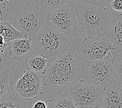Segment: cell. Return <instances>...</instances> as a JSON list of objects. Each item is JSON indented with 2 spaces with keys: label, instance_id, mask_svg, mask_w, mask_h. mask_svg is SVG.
Returning <instances> with one entry per match:
<instances>
[{
  "label": "cell",
  "instance_id": "7",
  "mask_svg": "<svg viewBox=\"0 0 122 108\" xmlns=\"http://www.w3.org/2000/svg\"><path fill=\"white\" fill-rule=\"evenodd\" d=\"M116 49L111 42L101 36H88L78 44L76 52L83 61L108 59L110 51Z\"/></svg>",
  "mask_w": 122,
  "mask_h": 108
},
{
  "label": "cell",
  "instance_id": "2",
  "mask_svg": "<svg viewBox=\"0 0 122 108\" xmlns=\"http://www.w3.org/2000/svg\"><path fill=\"white\" fill-rule=\"evenodd\" d=\"M78 78L75 57L70 52H66L57 58L46 70L42 80L44 85L54 87L66 85Z\"/></svg>",
  "mask_w": 122,
  "mask_h": 108
},
{
  "label": "cell",
  "instance_id": "10",
  "mask_svg": "<svg viewBox=\"0 0 122 108\" xmlns=\"http://www.w3.org/2000/svg\"><path fill=\"white\" fill-rule=\"evenodd\" d=\"M107 34L117 51H122V14L112 19Z\"/></svg>",
  "mask_w": 122,
  "mask_h": 108
},
{
  "label": "cell",
  "instance_id": "18",
  "mask_svg": "<svg viewBox=\"0 0 122 108\" xmlns=\"http://www.w3.org/2000/svg\"><path fill=\"white\" fill-rule=\"evenodd\" d=\"M111 61L114 70V78L118 82V86L122 88V51H116Z\"/></svg>",
  "mask_w": 122,
  "mask_h": 108
},
{
  "label": "cell",
  "instance_id": "6",
  "mask_svg": "<svg viewBox=\"0 0 122 108\" xmlns=\"http://www.w3.org/2000/svg\"><path fill=\"white\" fill-rule=\"evenodd\" d=\"M84 80L96 85L107 88L114 79V70L108 59L83 61L81 64Z\"/></svg>",
  "mask_w": 122,
  "mask_h": 108
},
{
  "label": "cell",
  "instance_id": "9",
  "mask_svg": "<svg viewBox=\"0 0 122 108\" xmlns=\"http://www.w3.org/2000/svg\"><path fill=\"white\" fill-rule=\"evenodd\" d=\"M42 77L38 73L26 70L14 87L15 92L25 101L36 100L43 94Z\"/></svg>",
  "mask_w": 122,
  "mask_h": 108
},
{
  "label": "cell",
  "instance_id": "12",
  "mask_svg": "<svg viewBox=\"0 0 122 108\" xmlns=\"http://www.w3.org/2000/svg\"><path fill=\"white\" fill-rule=\"evenodd\" d=\"M10 46L14 54V59L19 61L33 49L32 38L25 37L13 40Z\"/></svg>",
  "mask_w": 122,
  "mask_h": 108
},
{
  "label": "cell",
  "instance_id": "8",
  "mask_svg": "<svg viewBox=\"0 0 122 108\" xmlns=\"http://www.w3.org/2000/svg\"><path fill=\"white\" fill-rule=\"evenodd\" d=\"M46 23L69 38L78 35L76 14L74 6L72 5L66 4L56 10L48 11L46 17Z\"/></svg>",
  "mask_w": 122,
  "mask_h": 108
},
{
  "label": "cell",
  "instance_id": "3",
  "mask_svg": "<svg viewBox=\"0 0 122 108\" xmlns=\"http://www.w3.org/2000/svg\"><path fill=\"white\" fill-rule=\"evenodd\" d=\"M34 41L38 54L48 59L65 54L71 45L70 38L49 26L39 31Z\"/></svg>",
  "mask_w": 122,
  "mask_h": 108
},
{
  "label": "cell",
  "instance_id": "20",
  "mask_svg": "<svg viewBox=\"0 0 122 108\" xmlns=\"http://www.w3.org/2000/svg\"><path fill=\"white\" fill-rule=\"evenodd\" d=\"M109 7L115 11L122 13V0H111L109 3Z\"/></svg>",
  "mask_w": 122,
  "mask_h": 108
},
{
  "label": "cell",
  "instance_id": "26",
  "mask_svg": "<svg viewBox=\"0 0 122 108\" xmlns=\"http://www.w3.org/2000/svg\"><path fill=\"white\" fill-rule=\"evenodd\" d=\"M0 1H1V0H0Z\"/></svg>",
  "mask_w": 122,
  "mask_h": 108
},
{
  "label": "cell",
  "instance_id": "5",
  "mask_svg": "<svg viewBox=\"0 0 122 108\" xmlns=\"http://www.w3.org/2000/svg\"><path fill=\"white\" fill-rule=\"evenodd\" d=\"M14 27L25 36L32 38L45 26L43 10L37 5L31 4L15 14L13 17Z\"/></svg>",
  "mask_w": 122,
  "mask_h": 108
},
{
  "label": "cell",
  "instance_id": "22",
  "mask_svg": "<svg viewBox=\"0 0 122 108\" xmlns=\"http://www.w3.org/2000/svg\"><path fill=\"white\" fill-rule=\"evenodd\" d=\"M3 0L0 1V20L3 19V13H2V10L4 9L6 6V4L7 3H2Z\"/></svg>",
  "mask_w": 122,
  "mask_h": 108
},
{
  "label": "cell",
  "instance_id": "14",
  "mask_svg": "<svg viewBox=\"0 0 122 108\" xmlns=\"http://www.w3.org/2000/svg\"><path fill=\"white\" fill-rule=\"evenodd\" d=\"M0 35L3 36L9 44L15 39L27 37L17 30L9 21L4 19L0 20Z\"/></svg>",
  "mask_w": 122,
  "mask_h": 108
},
{
  "label": "cell",
  "instance_id": "17",
  "mask_svg": "<svg viewBox=\"0 0 122 108\" xmlns=\"http://www.w3.org/2000/svg\"><path fill=\"white\" fill-rule=\"evenodd\" d=\"M47 108H77L68 95L60 94L58 97L46 100Z\"/></svg>",
  "mask_w": 122,
  "mask_h": 108
},
{
  "label": "cell",
  "instance_id": "4",
  "mask_svg": "<svg viewBox=\"0 0 122 108\" xmlns=\"http://www.w3.org/2000/svg\"><path fill=\"white\" fill-rule=\"evenodd\" d=\"M105 89L83 79L71 84L67 91L77 108H97L102 100Z\"/></svg>",
  "mask_w": 122,
  "mask_h": 108
},
{
  "label": "cell",
  "instance_id": "21",
  "mask_svg": "<svg viewBox=\"0 0 122 108\" xmlns=\"http://www.w3.org/2000/svg\"><path fill=\"white\" fill-rule=\"evenodd\" d=\"M33 108H47V106L46 102L39 101L35 103L33 106Z\"/></svg>",
  "mask_w": 122,
  "mask_h": 108
},
{
  "label": "cell",
  "instance_id": "1",
  "mask_svg": "<svg viewBox=\"0 0 122 108\" xmlns=\"http://www.w3.org/2000/svg\"><path fill=\"white\" fill-rule=\"evenodd\" d=\"M78 32L88 36L107 34L112 19L101 3L91 0L78 2L74 6Z\"/></svg>",
  "mask_w": 122,
  "mask_h": 108
},
{
  "label": "cell",
  "instance_id": "25",
  "mask_svg": "<svg viewBox=\"0 0 122 108\" xmlns=\"http://www.w3.org/2000/svg\"><path fill=\"white\" fill-rule=\"evenodd\" d=\"M6 1H10V0H6Z\"/></svg>",
  "mask_w": 122,
  "mask_h": 108
},
{
  "label": "cell",
  "instance_id": "24",
  "mask_svg": "<svg viewBox=\"0 0 122 108\" xmlns=\"http://www.w3.org/2000/svg\"><path fill=\"white\" fill-rule=\"evenodd\" d=\"M99 108V107H98V108Z\"/></svg>",
  "mask_w": 122,
  "mask_h": 108
},
{
  "label": "cell",
  "instance_id": "23",
  "mask_svg": "<svg viewBox=\"0 0 122 108\" xmlns=\"http://www.w3.org/2000/svg\"><path fill=\"white\" fill-rule=\"evenodd\" d=\"M2 58H1V56H0V63H1L2 62Z\"/></svg>",
  "mask_w": 122,
  "mask_h": 108
},
{
  "label": "cell",
  "instance_id": "16",
  "mask_svg": "<svg viewBox=\"0 0 122 108\" xmlns=\"http://www.w3.org/2000/svg\"><path fill=\"white\" fill-rule=\"evenodd\" d=\"M0 108H26V103L16 93L10 91L0 98Z\"/></svg>",
  "mask_w": 122,
  "mask_h": 108
},
{
  "label": "cell",
  "instance_id": "11",
  "mask_svg": "<svg viewBox=\"0 0 122 108\" xmlns=\"http://www.w3.org/2000/svg\"><path fill=\"white\" fill-rule=\"evenodd\" d=\"M102 102L104 108H122V88L115 85L106 88Z\"/></svg>",
  "mask_w": 122,
  "mask_h": 108
},
{
  "label": "cell",
  "instance_id": "13",
  "mask_svg": "<svg viewBox=\"0 0 122 108\" xmlns=\"http://www.w3.org/2000/svg\"><path fill=\"white\" fill-rule=\"evenodd\" d=\"M48 58L42 55L37 54L26 59L25 64L26 69L40 74L45 75L46 72Z\"/></svg>",
  "mask_w": 122,
  "mask_h": 108
},
{
  "label": "cell",
  "instance_id": "19",
  "mask_svg": "<svg viewBox=\"0 0 122 108\" xmlns=\"http://www.w3.org/2000/svg\"><path fill=\"white\" fill-rule=\"evenodd\" d=\"M36 3L47 11L56 10L66 4L69 0H35Z\"/></svg>",
  "mask_w": 122,
  "mask_h": 108
},
{
  "label": "cell",
  "instance_id": "15",
  "mask_svg": "<svg viewBox=\"0 0 122 108\" xmlns=\"http://www.w3.org/2000/svg\"><path fill=\"white\" fill-rule=\"evenodd\" d=\"M12 75L7 67H0V98L14 88Z\"/></svg>",
  "mask_w": 122,
  "mask_h": 108
}]
</instances>
